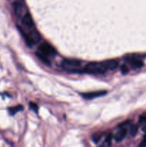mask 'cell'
I'll use <instances>...</instances> for the list:
<instances>
[{"instance_id":"obj_1","label":"cell","mask_w":146,"mask_h":147,"mask_svg":"<svg viewBox=\"0 0 146 147\" xmlns=\"http://www.w3.org/2000/svg\"><path fill=\"white\" fill-rule=\"evenodd\" d=\"M19 29L29 47H31L41 40V36L40 33L36 30V29L31 30H24L20 27H19Z\"/></svg>"},{"instance_id":"obj_2","label":"cell","mask_w":146,"mask_h":147,"mask_svg":"<svg viewBox=\"0 0 146 147\" xmlns=\"http://www.w3.org/2000/svg\"><path fill=\"white\" fill-rule=\"evenodd\" d=\"M107 70L102 63H95V62L88 63L83 69V72L84 73L94 75L104 74Z\"/></svg>"},{"instance_id":"obj_3","label":"cell","mask_w":146,"mask_h":147,"mask_svg":"<svg viewBox=\"0 0 146 147\" xmlns=\"http://www.w3.org/2000/svg\"><path fill=\"white\" fill-rule=\"evenodd\" d=\"M82 65V62L76 59H64L62 63V66L64 69L69 72L79 73L83 72V70H80V67Z\"/></svg>"},{"instance_id":"obj_4","label":"cell","mask_w":146,"mask_h":147,"mask_svg":"<svg viewBox=\"0 0 146 147\" xmlns=\"http://www.w3.org/2000/svg\"><path fill=\"white\" fill-rule=\"evenodd\" d=\"M21 24L23 26V30H31L35 29L34 21L29 13L27 12L21 17Z\"/></svg>"},{"instance_id":"obj_5","label":"cell","mask_w":146,"mask_h":147,"mask_svg":"<svg viewBox=\"0 0 146 147\" xmlns=\"http://www.w3.org/2000/svg\"><path fill=\"white\" fill-rule=\"evenodd\" d=\"M38 51L48 57L49 56H54L57 53L55 49L47 42H44L40 45L38 48Z\"/></svg>"},{"instance_id":"obj_6","label":"cell","mask_w":146,"mask_h":147,"mask_svg":"<svg viewBox=\"0 0 146 147\" xmlns=\"http://www.w3.org/2000/svg\"><path fill=\"white\" fill-rule=\"evenodd\" d=\"M14 11L15 15L21 18L24 14L27 12L26 10L25 4L21 0H17L14 3Z\"/></svg>"},{"instance_id":"obj_7","label":"cell","mask_w":146,"mask_h":147,"mask_svg":"<svg viewBox=\"0 0 146 147\" xmlns=\"http://www.w3.org/2000/svg\"><path fill=\"white\" fill-rule=\"evenodd\" d=\"M125 59L127 60V62H128L131 65V66L133 68H141L144 65V63H143V60L136 57H130V56H128V57H125Z\"/></svg>"},{"instance_id":"obj_8","label":"cell","mask_w":146,"mask_h":147,"mask_svg":"<svg viewBox=\"0 0 146 147\" xmlns=\"http://www.w3.org/2000/svg\"><path fill=\"white\" fill-rule=\"evenodd\" d=\"M107 93V91L105 90H100V91H95V92H90V93H83L82 97L85 99H92L94 98L100 97Z\"/></svg>"},{"instance_id":"obj_9","label":"cell","mask_w":146,"mask_h":147,"mask_svg":"<svg viewBox=\"0 0 146 147\" xmlns=\"http://www.w3.org/2000/svg\"><path fill=\"white\" fill-rule=\"evenodd\" d=\"M127 134V130L125 127L120 128V130H119L114 135V139L116 142H120L126 137Z\"/></svg>"},{"instance_id":"obj_10","label":"cell","mask_w":146,"mask_h":147,"mask_svg":"<svg viewBox=\"0 0 146 147\" xmlns=\"http://www.w3.org/2000/svg\"><path fill=\"white\" fill-rule=\"evenodd\" d=\"M103 65L107 70H114L117 69L119 66V63L116 60H107L102 62Z\"/></svg>"},{"instance_id":"obj_11","label":"cell","mask_w":146,"mask_h":147,"mask_svg":"<svg viewBox=\"0 0 146 147\" xmlns=\"http://www.w3.org/2000/svg\"><path fill=\"white\" fill-rule=\"evenodd\" d=\"M35 55H36V56L37 57V58L40 59V60H41V61L42 62L44 65H47V66H51V61H50V60L49 59L48 56H47V55H45L42 54V53H40L39 51H37V53H35Z\"/></svg>"},{"instance_id":"obj_12","label":"cell","mask_w":146,"mask_h":147,"mask_svg":"<svg viewBox=\"0 0 146 147\" xmlns=\"http://www.w3.org/2000/svg\"><path fill=\"white\" fill-rule=\"evenodd\" d=\"M138 132V126L136 124H133L131 125L130 128V136L134 137L136 136V134Z\"/></svg>"},{"instance_id":"obj_13","label":"cell","mask_w":146,"mask_h":147,"mask_svg":"<svg viewBox=\"0 0 146 147\" xmlns=\"http://www.w3.org/2000/svg\"><path fill=\"white\" fill-rule=\"evenodd\" d=\"M23 109V106H14V107H11L10 109H9V114L11 115H14L16 113H17L19 111L22 110Z\"/></svg>"},{"instance_id":"obj_14","label":"cell","mask_w":146,"mask_h":147,"mask_svg":"<svg viewBox=\"0 0 146 147\" xmlns=\"http://www.w3.org/2000/svg\"><path fill=\"white\" fill-rule=\"evenodd\" d=\"M102 137V134H94L92 135V141L94 144H97L100 142V140H101Z\"/></svg>"},{"instance_id":"obj_15","label":"cell","mask_w":146,"mask_h":147,"mask_svg":"<svg viewBox=\"0 0 146 147\" xmlns=\"http://www.w3.org/2000/svg\"><path fill=\"white\" fill-rule=\"evenodd\" d=\"M113 134H112L111 133H109L106 136L105 140H104V143H105L107 145H110L111 144V142H112V140H113Z\"/></svg>"},{"instance_id":"obj_16","label":"cell","mask_w":146,"mask_h":147,"mask_svg":"<svg viewBox=\"0 0 146 147\" xmlns=\"http://www.w3.org/2000/svg\"><path fill=\"white\" fill-rule=\"evenodd\" d=\"M139 123L141 125L146 123V113L141 115V116H140V118H139Z\"/></svg>"},{"instance_id":"obj_17","label":"cell","mask_w":146,"mask_h":147,"mask_svg":"<svg viewBox=\"0 0 146 147\" xmlns=\"http://www.w3.org/2000/svg\"><path fill=\"white\" fill-rule=\"evenodd\" d=\"M29 107L30 109H31V110L37 112V111H38V106H37V105L36 104V103H33V102H30Z\"/></svg>"},{"instance_id":"obj_18","label":"cell","mask_w":146,"mask_h":147,"mask_svg":"<svg viewBox=\"0 0 146 147\" xmlns=\"http://www.w3.org/2000/svg\"><path fill=\"white\" fill-rule=\"evenodd\" d=\"M120 71L122 72L123 74H127V72H128V67L126 65H123L120 67Z\"/></svg>"},{"instance_id":"obj_19","label":"cell","mask_w":146,"mask_h":147,"mask_svg":"<svg viewBox=\"0 0 146 147\" xmlns=\"http://www.w3.org/2000/svg\"><path fill=\"white\" fill-rule=\"evenodd\" d=\"M130 123H131V122L130 121H124V122H123V123H120V124L118 125V127L120 128H124V127H125V126H128L129 124H130Z\"/></svg>"},{"instance_id":"obj_20","label":"cell","mask_w":146,"mask_h":147,"mask_svg":"<svg viewBox=\"0 0 146 147\" xmlns=\"http://www.w3.org/2000/svg\"><path fill=\"white\" fill-rule=\"evenodd\" d=\"M139 146H140V147L146 146V134L144 136H143V139H142L141 142H140V144H139Z\"/></svg>"},{"instance_id":"obj_21","label":"cell","mask_w":146,"mask_h":147,"mask_svg":"<svg viewBox=\"0 0 146 147\" xmlns=\"http://www.w3.org/2000/svg\"><path fill=\"white\" fill-rule=\"evenodd\" d=\"M142 130H143V131L145 132V133H146V123L142 125Z\"/></svg>"}]
</instances>
